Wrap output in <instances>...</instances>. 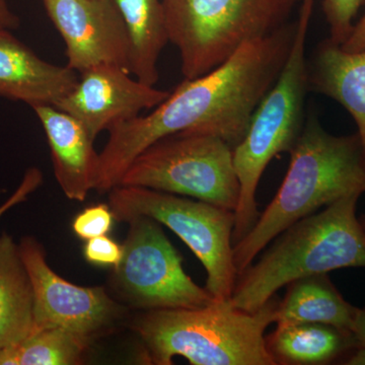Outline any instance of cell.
<instances>
[{
	"mask_svg": "<svg viewBox=\"0 0 365 365\" xmlns=\"http://www.w3.org/2000/svg\"><path fill=\"white\" fill-rule=\"evenodd\" d=\"M294 33L295 23L285 24L266 37L250 41L213 71L185 78L150 114L113 126L100 153L95 190L109 193L143 151L179 132L218 136L235 148L282 71Z\"/></svg>",
	"mask_w": 365,
	"mask_h": 365,
	"instance_id": "1",
	"label": "cell"
},
{
	"mask_svg": "<svg viewBox=\"0 0 365 365\" xmlns=\"http://www.w3.org/2000/svg\"><path fill=\"white\" fill-rule=\"evenodd\" d=\"M287 176L248 234L234 245L237 275L281 232L343 197L365 193V162L357 134L334 136L316 118L289 151Z\"/></svg>",
	"mask_w": 365,
	"mask_h": 365,
	"instance_id": "2",
	"label": "cell"
},
{
	"mask_svg": "<svg viewBox=\"0 0 365 365\" xmlns=\"http://www.w3.org/2000/svg\"><path fill=\"white\" fill-rule=\"evenodd\" d=\"M279 300L275 295L255 312L235 309L230 300L140 312L131 328L143 345L144 364L172 365L182 356L192 365H276L265 331L275 323Z\"/></svg>",
	"mask_w": 365,
	"mask_h": 365,
	"instance_id": "3",
	"label": "cell"
},
{
	"mask_svg": "<svg viewBox=\"0 0 365 365\" xmlns=\"http://www.w3.org/2000/svg\"><path fill=\"white\" fill-rule=\"evenodd\" d=\"M359 194L343 197L290 225L260 260L237 275L230 304L255 312L292 281L342 268H365V232Z\"/></svg>",
	"mask_w": 365,
	"mask_h": 365,
	"instance_id": "4",
	"label": "cell"
},
{
	"mask_svg": "<svg viewBox=\"0 0 365 365\" xmlns=\"http://www.w3.org/2000/svg\"><path fill=\"white\" fill-rule=\"evenodd\" d=\"M314 0L300 1L294 42L279 76L255 110L248 131L234 148L240 200L232 239L239 242L258 220L256 192L264 170L276 155L289 153L304 129V105L309 88L306 42Z\"/></svg>",
	"mask_w": 365,
	"mask_h": 365,
	"instance_id": "5",
	"label": "cell"
},
{
	"mask_svg": "<svg viewBox=\"0 0 365 365\" xmlns=\"http://www.w3.org/2000/svg\"><path fill=\"white\" fill-rule=\"evenodd\" d=\"M302 0H163L169 42L185 78L208 73L242 46L287 24Z\"/></svg>",
	"mask_w": 365,
	"mask_h": 365,
	"instance_id": "6",
	"label": "cell"
},
{
	"mask_svg": "<svg viewBox=\"0 0 365 365\" xmlns=\"http://www.w3.org/2000/svg\"><path fill=\"white\" fill-rule=\"evenodd\" d=\"M109 206L117 222L148 216L170 228L202 263L209 294L220 302L230 299L237 278L234 211L189 197L120 185L109 192Z\"/></svg>",
	"mask_w": 365,
	"mask_h": 365,
	"instance_id": "7",
	"label": "cell"
},
{
	"mask_svg": "<svg viewBox=\"0 0 365 365\" xmlns=\"http://www.w3.org/2000/svg\"><path fill=\"white\" fill-rule=\"evenodd\" d=\"M119 185L189 197L234 212L241 192L234 148L220 137L190 132L151 144L133 160Z\"/></svg>",
	"mask_w": 365,
	"mask_h": 365,
	"instance_id": "8",
	"label": "cell"
},
{
	"mask_svg": "<svg viewBox=\"0 0 365 365\" xmlns=\"http://www.w3.org/2000/svg\"><path fill=\"white\" fill-rule=\"evenodd\" d=\"M123 256L110 276V294L127 309H196L215 302L205 287L196 284L182 268V258L163 232L162 225L148 216L128 222Z\"/></svg>",
	"mask_w": 365,
	"mask_h": 365,
	"instance_id": "9",
	"label": "cell"
},
{
	"mask_svg": "<svg viewBox=\"0 0 365 365\" xmlns=\"http://www.w3.org/2000/svg\"><path fill=\"white\" fill-rule=\"evenodd\" d=\"M19 247L32 282L36 328L60 327L95 342L123 321L126 307L104 287H79L59 276L35 237H21Z\"/></svg>",
	"mask_w": 365,
	"mask_h": 365,
	"instance_id": "10",
	"label": "cell"
},
{
	"mask_svg": "<svg viewBox=\"0 0 365 365\" xmlns=\"http://www.w3.org/2000/svg\"><path fill=\"white\" fill-rule=\"evenodd\" d=\"M66 44V66L78 73L98 66L130 72V43L114 0H42Z\"/></svg>",
	"mask_w": 365,
	"mask_h": 365,
	"instance_id": "11",
	"label": "cell"
},
{
	"mask_svg": "<svg viewBox=\"0 0 365 365\" xmlns=\"http://www.w3.org/2000/svg\"><path fill=\"white\" fill-rule=\"evenodd\" d=\"M170 93L132 78L122 67L104 64L79 73L73 90L55 107L76 117L96 139L144 110L155 109Z\"/></svg>",
	"mask_w": 365,
	"mask_h": 365,
	"instance_id": "12",
	"label": "cell"
},
{
	"mask_svg": "<svg viewBox=\"0 0 365 365\" xmlns=\"http://www.w3.org/2000/svg\"><path fill=\"white\" fill-rule=\"evenodd\" d=\"M44 129L54 176L69 200L83 202L97 185L100 153L79 120L52 105L32 108Z\"/></svg>",
	"mask_w": 365,
	"mask_h": 365,
	"instance_id": "13",
	"label": "cell"
},
{
	"mask_svg": "<svg viewBox=\"0 0 365 365\" xmlns=\"http://www.w3.org/2000/svg\"><path fill=\"white\" fill-rule=\"evenodd\" d=\"M78 81V72L46 61L11 30L0 28V98L31 108L55 106Z\"/></svg>",
	"mask_w": 365,
	"mask_h": 365,
	"instance_id": "14",
	"label": "cell"
},
{
	"mask_svg": "<svg viewBox=\"0 0 365 365\" xmlns=\"http://www.w3.org/2000/svg\"><path fill=\"white\" fill-rule=\"evenodd\" d=\"M311 83L350 113L365 162V50L348 52L330 40L319 46Z\"/></svg>",
	"mask_w": 365,
	"mask_h": 365,
	"instance_id": "15",
	"label": "cell"
},
{
	"mask_svg": "<svg viewBox=\"0 0 365 365\" xmlns=\"http://www.w3.org/2000/svg\"><path fill=\"white\" fill-rule=\"evenodd\" d=\"M275 314L277 328L299 324H325L350 331L357 307L333 284L328 273L314 274L290 282Z\"/></svg>",
	"mask_w": 365,
	"mask_h": 365,
	"instance_id": "16",
	"label": "cell"
},
{
	"mask_svg": "<svg viewBox=\"0 0 365 365\" xmlns=\"http://www.w3.org/2000/svg\"><path fill=\"white\" fill-rule=\"evenodd\" d=\"M36 329L35 299L19 242L0 235V351L19 344Z\"/></svg>",
	"mask_w": 365,
	"mask_h": 365,
	"instance_id": "17",
	"label": "cell"
},
{
	"mask_svg": "<svg viewBox=\"0 0 365 365\" xmlns=\"http://www.w3.org/2000/svg\"><path fill=\"white\" fill-rule=\"evenodd\" d=\"M276 365H326L343 361L356 347L350 331L325 324H299L277 328L265 336Z\"/></svg>",
	"mask_w": 365,
	"mask_h": 365,
	"instance_id": "18",
	"label": "cell"
},
{
	"mask_svg": "<svg viewBox=\"0 0 365 365\" xmlns=\"http://www.w3.org/2000/svg\"><path fill=\"white\" fill-rule=\"evenodd\" d=\"M130 43V73L146 85L155 86L158 62L169 42L163 0H114Z\"/></svg>",
	"mask_w": 365,
	"mask_h": 365,
	"instance_id": "19",
	"label": "cell"
},
{
	"mask_svg": "<svg viewBox=\"0 0 365 365\" xmlns=\"http://www.w3.org/2000/svg\"><path fill=\"white\" fill-rule=\"evenodd\" d=\"M93 343L60 327H41L19 344L0 351V365L81 364Z\"/></svg>",
	"mask_w": 365,
	"mask_h": 365,
	"instance_id": "20",
	"label": "cell"
},
{
	"mask_svg": "<svg viewBox=\"0 0 365 365\" xmlns=\"http://www.w3.org/2000/svg\"><path fill=\"white\" fill-rule=\"evenodd\" d=\"M365 0H324L323 11L330 26V40L343 45L351 35L353 21Z\"/></svg>",
	"mask_w": 365,
	"mask_h": 365,
	"instance_id": "21",
	"label": "cell"
},
{
	"mask_svg": "<svg viewBox=\"0 0 365 365\" xmlns=\"http://www.w3.org/2000/svg\"><path fill=\"white\" fill-rule=\"evenodd\" d=\"M116 222L109 204H96L79 212L72 222V230L83 241L108 235Z\"/></svg>",
	"mask_w": 365,
	"mask_h": 365,
	"instance_id": "22",
	"label": "cell"
},
{
	"mask_svg": "<svg viewBox=\"0 0 365 365\" xmlns=\"http://www.w3.org/2000/svg\"><path fill=\"white\" fill-rule=\"evenodd\" d=\"M123 256V247L108 235L88 240L83 257L88 263L101 267H116Z\"/></svg>",
	"mask_w": 365,
	"mask_h": 365,
	"instance_id": "23",
	"label": "cell"
},
{
	"mask_svg": "<svg viewBox=\"0 0 365 365\" xmlns=\"http://www.w3.org/2000/svg\"><path fill=\"white\" fill-rule=\"evenodd\" d=\"M42 182L43 175L39 169L31 168L26 170L16 191L0 205V218L6 215L7 211L16 207L19 204L25 202L29 196L39 188Z\"/></svg>",
	"mask_w": 365,
	"mask_h": 365,
	"instance_id": "24",
	"label": "cell"
},
{
	"mask_svg": "<svg viewBox=\"0 0 365 365\" xmlns=\"http://www.w3.org/2000/svg\"><path fill=\"white\" fill-rule=\"evenodd\" d=\"M341 48L348 52H360L365 50V14L354 26L351 35L349 36Z\"/></svg>",
	"mask_w": 365,
	"mask_h": 365,
	"instance_id": "25",
	"label": "cell"
},
{
	"mask_svg": "<svg viewBox=\"0 0 365 365\" xmlns=\"http://www.w3.org/2000/svg\"><path fill=\"white\" fill-rule=\"evenodd\" d=\"M20 25V18L14 13L7 0H0V28L14 31Z\"/></svg>",
	"mask_w": 365,
	"mask_h": 365,
	"instance_id": "26",
	"label": "cell"
},
{
	"mask_svg": "<svg viewBox=\"0 0 365 365\" xmlns=\"http://www.w3.org/2000/svg\"><path fill=\"white\" fill-rule=\"evenodd\" d=\"M351 333L356 342V347L357 346L365 347V307L364 309L357 307L351 327Z\"/></svg>",
	"mask_w": 365,
	"mask_h": 365,
	"instance_id": "27",
	"label": "cell"
},
{
	"mask_svg": "<svg viewBox=\"0 0 365 365\" xmlns=\"http://www.w3.org/2000/svg\"><path fill=\"white\" fill-rule=\"evenodd\" d=\"M343 364L365 365V347L357 346L343 360Z\"/></svg>",
	"mask_w": 365,
	"mask_h": 365,
	"instance_id": "28",
	"label": "cell"
},
{
	"mask_svg": "<svg viewBox=\"0 0 365 365\" xmlns=\"http://www.w3.org/2000/svg\"><path fill=\"white\" fill-rule=\"evenodd\" d=\"M359 222L360 225H361L362 228H364L365 232V215H362L359 216Z\"/></svg>",
	"mask_w": 365,
	"mask_h": 365,
	"instance_id": "29",
	"label": "cell"
}]
</instances>
